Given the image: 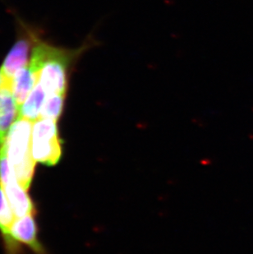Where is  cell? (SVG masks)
<instances>
[{
  "label": "cell",
  "mask_w": 253,
  "mask_h": 254,
  "mask_svg": "<svg viewBox=\"0 0 253 254\" xmlns=\"http://www.w3.org/2000/svg\"><path fill=\"white\" fill-rule=\"evenodd\" d=\"M96 45L94 39L86 40L76 49H64L46 42L45 57L39 71L38 82L46 93L67 96L71 73L75 65L86 51Z\"/></svg>",
  "instance_id": "obj_1"
},
{
  "label": "cell",
  "mask_w": 253,
  "mask_h": 254,
  "mask_svg": "<svg viewBox=\"0 0 253 254\" xmlns=\"http://www.w3.org/2000/svg\"><path fill=\"white\" fill-rule=\"evenodd\" d=\"M32 121L24 118L17 119L5 141L7 159L17 182L28 191L35 175L36 161L31 152Z\"/></svg>",
  "instance_id": "obj_2"
},
{
  "label": "cell",
  "mask_w": 253,
  "mask_h": 254,
  "mask_svg": "<svg viewBox=\"0 0 253 254\" xmlns=\"http://www.w3.org/2000/svg\"><path fill=\"white\" fill-rule=\"evenodd\" d=\"M31 152L36 162L47 166L59 163L62 156V141L56 120L41 118L34 123Z\"/></svg>",
  "instance_id": "obj_3"
},
{
  "label": "cell",
  "mask_w": 253,
  "mask_h": 254,
  "mask_svg": "<svg viewBox=\"0 0 253 254\" xmlns=\"http://www.w3.org/2000/svg\"><path fill=\"white\" fill-rule=\"evenodd\" d=\"M41 39L39 31L21 22L17 41L5 57L0 69L1 85L11 86L15 75L29 64L34 47Z\"/></svg>",
  "instance_id": "obj_4"
},
{
  "label": "cell",
  "mask_w": 253,
  "mask_h": 254,
  "mask_svg": "<svg viewBox=\"0 0 253 254\" xmlns=\"http://www.w3.org/2000/svg\"><path fill=\"white\" fill-rule=\"evenodd\" d=\"M5 240L22 243L31 248L37 254H43V250L37 238V226L34 214L20 217L12 224L9 234Z\"/></svg>",
  "instance_id": "obj_5"
},
{
  "label": "cell",
  "mask_w": 253,
  "mask_h": 254,
  "mask_svg": "<svg viewBox=\"0 0 253 254\" xmlns=\"http://www.w3.org/2000/svg\"><path fill=\"white\" fill-rule=\"evenodd\" d=\"M19 106L15 100L11 86H0V146L5 143L8 130L17 118Z\"/></svg>",
  "instance_id": "obj_6"
},
{
  "label": "cell",
  "mask_w": 253,
  "mask_h": 254,
  "mask_svg": "<svg viewBox=\"0 0 253 254\" xmlns=\"http://www.w3.org/2000/svg\"><path fill=\"white\" fill-rule=\"evenodd\" d=\"M9 201L10 206L17 217H23L28 214L35 213L33 201L25 190L17 182L15 175L10 178L7 185L2 187Z\"/></svg>",
  "instance_id": "obj_7"
},
{
  "label": "cell",
  "mask_w": 253,
  "mask_h": 254,
  "mask_svg": "<svg viewBox=\"0 0 253 254\" xmlns=\"http://www.w3.org/2000/svg\"><path fill=\"white\" fill-rule=\"evenodd\" d=\"M37 82L38 72L29 64L15 75L11 83V89L19 109Z\"/></svg>",
  "instance_id": "obj_8"
},
{
  "label": "cell",
  "mask_w": 253,
  "mask_h": 254,
  "mask_svg": "<svg viewBox=\"0 0 253 254\" xmlns=\"http://www.w3.org/2000/svg\"><path fill=\"white\" fill-rule=\"evenodd\" d=\"M48 94L42 87L40 82H37L33 90L29 94L24 103L19 109V117L34 121L41 116V110Z\"/></svg>",
  "instance_id": "obj_9"
},
{
  "label": "cell",
  "mask_w": 253,
  "mask_h": 254,
  "mask_svg": "<svg viewBox=\"0 0 253 254\" xmlns=\"http://www.w3.org/2000/svg\"><path fill=\"white\" fill-rule=\"evenodd\" d=\"M66 95L51 94L47 95L43 107L41 110V117L52 119L57 121L64 109Z\"/></svg>",
  "instance_id": "obj_10"
},
{
  "label": "cell",
  "mask_w": 253,
  "mask_h": 254,
  "mask_svg": "<svg viewBox=\"0 0 253 254\" xmlns=\"http://www.w3.org/2000/svg\"><path fill=\"white\" fill-rule=\"evenodd\" d=\"M15 214L10 206L4 190L0 186V231L6 237L14 223Z\"/></svg>",
  "instance_id": "obj_11"
},
{
  "label": "cell",
  "mask_w": 253,
  "mask_h": 254,
  "mask_svg": "<svg viewBox=\"0 0 253 254\" xmlns=\"http://www.w3.org/2000/svg\"><path fill=\"white\" fill-rule=\"evenodd\" d=\"M1 83H2V80H1V72H0V86H1Z\"/></svg>",
  "instance_id": "obj_12"
}]
</instances>
